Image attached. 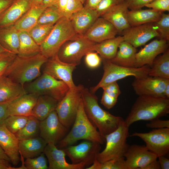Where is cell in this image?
<instances>
[{"mask_svg": "<svg viewBox=\"0 0 169 169\" xmlns=\"http://www.w3.org/2000/svg\"><path fill=\"white\" fill-rule=\"evenodd\" d=\"M81 99L85 113L91 123L97 128L105 141V136L117 129L124 120L102 109L97 96L83 86Z\"/></svg>", "mask_w": 169, "mask_h": 169, "instance_id": "1", "label": "cell"}, {"mask_svg": "<svg viewBox=\"0 0 169 169\" xmlns=\"http://www.w3.org/2000/svg\"><path fill=\"white\" fill-rule=\"evenodd\" d=\"M169 113V99L165 97L139 96L124 122L129 127L140 120L151 121Z\"/></svg>", "mask_w": 169, "mask_h": 169, "instance_id": "2", "label": "cell"}, {"mask_svg": "<svg viewBox=\"0 0 169 169\" xmlns=\"http://www.w3.org/2000/svg\"><path fill=\"white\" fill-rule=\"evenodd\" d=\"M48 59L40 53L27 57L17 55L3 75L23 86L41 75L42 67Z\"/></svg>", "mask_w": 169, "mask_h": 169, "instance_id": "3", "label": "cell"}, {"mask_svg": "<svg viewBox=\"0 0 169 169\" xmlns=\"http://www.w3.org/2000/svg\"><path fill=\"white\" fill-rule=\"evenodd\" d=\"M91 141L103 144L105 141L97 128L87 116L82 99L72 127L69 132L58 142V147L63 149L81 140Z\"/></svg>", "mask_w": 169, "mask_h": 169, "instance_id": "4", "label": "cell"}, {"mask_svg": "<svg viewBox=\"0 0 169 169\" xmlns=\"http://www.w3.org/2000/svg\"><path fill=\"white\" fill-rule=\"evenodd\" d=\"M79 35L70 20L64 16L54 24L48 36L40 45V53L48 59L52 57L57 54L64 43Z\"/></svg>", "mask_w": 169, "mask_h": 169, "instance_id": "5", "label": "cell"}, {"mask_svg": "<svg viewBox=\"0 0 169 169\" xmlns=\"http://www.w3.org/2000/svg\"><path fill=\"white\" fill-rule=\"evenodd\" d=\"M23 87L26 93L38 96L47 95L60 101L69 88L62 81L55 79L44 73L33 80L25 84Z\"/></svg>", "mask_w": 169, "mask_h": 169, "instance_id": "6", "label": "cell"}, {"mask_svg": "<svg viewBox=\"0 0 169 169\" xmlns=\"http://www.w3.org/2000/svg\"><path fill=\"white\" fill-rule=\"evenodd\" d=\"M129 128L124 120L117 129L105 136L106 146L97 156L99 161L103 162L124 157L130 146L126 142L129 136Z\"/></svg>", "mask_w": 169, "mask_h": 169, "instance_id": "7", "label": "cell"}, {"mask_svg": "<svg viewBox=\"0 0 169 169\" xmlns=\"http://www.w3.org/2000/svg\"><path fill=\"white\" fill-rule=\"evenodd\" d=\"M102 60L103 75L99 83L91 88L90 91L93 94L106 84L128 76H134L136 78L146 77L148 76L151 68L147 65L139 68L127 67L114 64L109 60L102 59Z\"/></svg>", "mask_w": 169, "mask_h": 169, "instance_id": "8", "label": "cell"}, {"mask_svg": "<svg viewBox=\"0 0 169 169\" xmlns=\"http://www.w3.org/2000/svg\"><path fill=\"white\" fill-rule=\"evenodd\" d=\"M95 44L83 36L79 35L64 43L57 55L61 61L76 66L80 64L83 56L93 51V47Z\"/></svg>", "mask_w": 169, "mask_h": 169, "instance_id": "9", "label": "cell"}, {"mask_svg": "<svg viewBox=\"0 0 169 169\" xmlns=\"http://www.w3.org/2000/svg\"><path fill=\"white\" fill-rule=\"evenodd\" d=\"M83 85L79 84L69 89L56 109L59 120L68 129L73 123L81 100V90Z\"/></svg>", "mask_w": 169, "mask_h": 169, "instance_id": "10", "label": "cell"}, {"mask_svg": "<svg viewBox=\"0 0 169 169\" xmlns=\"http://www.w3.org/2000/svg\"><path fill=\"white\" fill-rule=\"evenodd\" d=\"M100 145L97 142L85 140L78 145H69L63 149L72 163H83L88 167L96 159L101 149Z\"/></svg>", "mask_w": 169, "mask_h": 169, "instance_id": "11", "label": "cell"}, {"mask_svg": "<svg viewBox=\"0 0 169 169\" xmlns=\"http://www.w3.org/2000/svg\"><path fill=\"white\" fill-rule=\"evenodd\" d=\"M130 136L141 138L147 149L158 156H165L169 152V128L153 129L146 133L135 132Z\"/></svg>", "mask_w": 169, "mask_h": 169, "instance_id": "12", "label": "cell"}, {"mask_svg": "<svg viewBox=\"0 0 169 169\" xmlns=\"http://www.w3.org/2000/svg\"><path fill=\"white\" fill-rule=\"evenodd\" d=\"M68 129L60 121L55 110L39 121V136L47 144L56 145L65 136Z\"/></svg>", "mask_w": 169, "mask_h": 169, "instance_id": "13", "label": "cell"}, {"mask_svg": "<svg viewBox=\"0 0 169 169\" xmlns=\"http://www.w3.org/2000/svg\"><path fill=\"white\" fill-rule=\"evenodd\" d=\"M76 66L64 62L59 59L57 54L48 59L43 65V73H46L55 79L63 81L69 89L75 88L72 73Z\"/></svg>", "mask_w": 169, "mask_h": 169, "instance_id": "14", "label": "cell"}, {"mask_svg": "<svg viewBox=\"0 0 169 169\" xmlns=\"http://www.w3.org/2000/svg\"><path fill=\"white\" fill-rule=\"evenodd\" d=\"M124 41L135 48L145 45L152 38L160 37L157 28L153 23H148L131 27L121 33Z\"/></svg>", "mask_w": 169, "mask_h": 169, "instance_id": "15", "label": "cell"}, {"mask_svg": "<svg viewBox=\"0 0 169 169\" xmlns=\"http://www.w3.org/2000/svg\"><path fill=\"white\" fill-rule=\"evenodd\" d=\"M168 81L169 79L148 75L141 78H135L132 85L138 96L165 97L164 90Z\"/></svg>", "mask_w": 169, "mask_h": 169, "instance_id": "16", "label": "cell"}, {"mask_svg": "<svg viewBox=\"0 0 169 169\" xmlns=\"http://www.w3.org/2000/svg\"><path fill=\"white\" fill-rule=\"evenodd\" d=\"M124 157L128 169H143L158 157L145 146L136 144L130 145Z\"/></svg>", "mask_w": 169, "mask_h": 169, "instance_id": "17", "label": "cell"}, {"mask_svg": "<svg viewBox=\"0 0 169 169\" xmlns=\"http://www.w3.org/2000/svg\"><path fill=\"white\" fill-rule=\"evenodd\" d=\"M168 42L162 38L154 40L146 45L136 53L135 67L146 65L151 67L157 56L168 49Z\"/></svg>", "mask_w": 169, "mask_h": 169, "instance_id": "18", "label": "cell"}, {"mask_svg": "<svg viewBox=\"0 0 169 169\" xmlns=\"http://www.w3.org/2000/svg\"><path fill=\"white\" fill-rule=\"evenodd\" d=\"M118 32L109 22L99 17L83 36L95 43L115 37Z\"/></svg>", "mask_w": 169, "mask_h": 169, "instance_id": "19", "label": "cell"}, {"mask_svg": "<svg viewBox=\"0 0 169 169\" xmlns=\"http://www.w3.org/2000/svg\"><path fill=\"white\" fill-rule=\"evenodd\" d=\"M43 152L48 160L49 169H83L85 167L83 163L74 164L67 162L64 151L59 149L54 144H47Z\"/></svg>", "mask_w": 169, "mask_h": 169, "instance_id": "20", "label": "cell"}, {"mask_svg": "<svg viewBox=\"0 0 169 169\" xmlns=\"http://www.w3.org/2000/svg\"><path fill=\"white\" fill-rule=\"evenodd\" d=\"M31 6L30 0H15L0 15V29L13 25Z\"/></svg>", "mask_w": 169, "mask_h": 169, "instance_id": "21", "label": "cell"}, {"mask_svg": "<svg viewBox=\"0 0 169 169\" xmlns=\"http://www.w3.org/2000/svg\"><path fill=\"white\" fill-rule=\"evenodd\" d=\"M19 141L15 134L9 131L3 124L0 125V146L15 166L20 161Z\"/></svg>", "mask_w": 169, "mask_h": 169, "instance_id": "22", "label": "cell"}, {"mask_svg": "<svg viewBox=\"0 0 169 169\" xmlns=\"http://www.w3.org/2000/svg\"><path fill=\"white\" fill-rule=\"evenodd\" d=\"M128 9V5L124 0L112 8L100 17L108 21L115 27L118 32L121 33L131 27L127 18Z\"/></svg>", "mask_w": 169, "mask_h": 169, "instance_id": "23", "label": "cell"}, {"mask_svg": "<svg viewBox=\"0 0 169 169\" xmlns=\"http://www.w3.org/2000/svg\"><path fill=\"white\" fill-rule=\"evenodd\" d=\"M99 17L95 10L84 7L72 15L69 19L76 33L83 36Z\"/></svg>", "mask_w": 169, "mask_h": 169, "instance_id": "24", "label": "cell"}, {"mask_svg": "<svg viewBox=\"0 0 169 169\" xmlns=\"http://www.w3.org/2000/svg\"><path fill=\"white\" fill-rule=\"evenodd\" d=\"M38 97L34 95L26 93L11 101L9 106V115L31 116Z\"/></svg>", "mask_w": 169, "mask_h": 169, "instance_id": "25", "label": "cell"}, {"mask_svg": "<svg viewBox=\"0 0 169 169\" xmlns=\"http://www.w3.org/2000/svg\"><path fill=\"white\" fill-rule=\"evenodd\" d=\"M26 94L21 84L7 76L0 77V103L12 101Z\"/></svg>", "mask_w": 169, "mask_h": 169, "instance_id": "26", "label": "cell"}, {"mask_svg": "<svg viewBox=\"0 0 169 169\" xmlns=\"http://www.w3.org/2000/svg\"><path fill=\"white\" fill-rule=\"evenodd\" d=\"M162 12L152 9H141L128 11L127 18L131 27L154 23L160 18Z\"/></svg>", "mask_w": 169, "mask_h": 169, "instance_id": "27", "label": "cell"}, {"mask_svg": "<svg viewBox=\"0 0 169 169\" xmlns=\"http://www.w3.org/2000/svg\"><path fill=\"white\" fill-rule=\"evenodd\" d=\"M47 144L45 141L40 136L19 141L20 154L26 159L35 157L43 152Z\"/></svg>", "mask_w": 169, "mask_h": 169, "instance_id": "28", "label": "cell"}, {"mask_svg": "<svg viewBox=\"0 0 169 169\" xmlns=\"http://www.w3.org/2000/svg\"><path fill=\"white\" fill-rule=\"evenodd\" d=\"M115 56L109 60L115 64L127 67H135L137 50L135 47L125 41L121 42L118 46Z\"/></svg>", "mask_w": 169, "mask_h": 169, "instance_id": "29", "label": "cell"}, {"mask_svg": "<svg viewBox=\"0 0 169 169\" xmlns=\"http://www.w3.org/2000/svg\"><path fill=\"white\" fill-rule=\"evenodd\" d=\"M59 101L47 95L38 97L32 112V116L39 121L44 119L52 111L55 110Z\"/></svg>", "mask_w": 169, "mask_h": 169, "instance_id": "30", "label": "cell"}, {"mask_svg": "<svg viewBox=\"0 0 169 169\" xmlns=\"http://www.w3.org/2000/svg\"><path fill=\"white\" fill-rule=\"evenodd\" d=\"M124 41L123 36H119L96 43L93 51L99 54L102 59L110 60L115 55L118 46Z\"/></svg>", "mask_w": 169, "mask_h": 169, "instance_id": "31", "label": "cell"}, {"mask_svg": "<svg viewBox=\"0 0 169 169\" xmlns=\"http://www.w3.org/2000/svg\"><path fill=\"white\" fill-rule=\"evenodd\" d=\"M0 44L8 51L18 54L19 46L18 31L13 25L0 29Z\"/></svg>", "mask_w": 169, "mask_h": 169, "instance_id": "32", "label": "cell"}, {"mask_svg": "<svg viewBox=\"0 0 169 169\" xmlns=\"http://www.w3.org/2000/svg\"><path fill=\"white\" fill-rule=\"evenodd\" d=\"M45 8L41 5L31 6L14 26L18 31H28L37 24L40 15Z\"/></svg>", "mask_w": 169, "mask_h": 169, "instance_id": "33", "label": "cell"}, {"mask_svg": "<svg viewBox=\"0 0 169 169\" xmlns=\"http://www.w3.org/2000/svg\"><path fill=\"white\" fill-rule=\"evenodd\" d=\"M18 34L19 46L18 56L27 57L40 53V46L34 41L28 32L18 31Z\"/></svg>", "mask_w": 169, "mask_h": 169, "instance_id": "34", "label": "cell"}, {"mask_svg": "<svg viewBox=\"0 0 169 169\" xmlns=\"http://www.w3.org/2000/svg\"><path fill=\"white\" fill-rule=\"evenodd\" d=\"M149 76L169 79V49L156 58L150 68Z\"/></svg>", "mask_w": 169, "mask_h": 169, "instance_id": "35", "label": "cell"}, {"mask_svg": "<svg viewBox=\"0 0 169 169\" xmlns=\"http://www.w3.org/2000/svg\"><path fill=\"white\" fill-rule=\"evenodd\" d=\"M39 133V121L31 115L23 128L15 134L20 141L38 137Z\"/></svg>", "mask_w": 169, "mask_h": 169, "instance_id": "36", "label": "cell"}, {"mask_svg": "<svg viewBox=\"0 0 169 169\" xmlns=\"http://www.w3.org/2000/svg\"><path fill=\"white\" fill-rule=\"evenodd\" d=\"M54 25L37 23L27 32L34 41L40 46L48 36Z\"/></svg>", "mask_w": 169, "mask_h": 169, "instance_id": "37", "label": "cell"}, {"mask_svg": "<svg viewBox=\"0 0 169 169\" xmlns=\"http://www.w3.org/2000/svg\"><path fill=\"white\" fill-rule=\"evenodd\" d=\"M64 17L57 7L53 6L46 8L40 15L37 24H54L60 19Z\"/></svg>", "mask_w": 169, "mask_h": 169, "instance_id": "38", "label": "cell"}, {"mask_svg": "<svg viewBox=\"0 0 169 169\" xmlns=\"http://www.w3.org/2000/svg\"><path fill=\"white\" fill-rule=\"evenodd\" d=\"M28 117L10 115L4 120L3 124L9 131L15 134L25 125L28 121Z\"/></svg>", "mask_w": 169, "mask_h": 169, "instance_id": "39", "label": "cell"}, {"mask_svg": "<svg viewBox=\"0 0 169 169\" xmlns=\"http://www.w3.org/2000/svg\"><path fill=\"white\" fill-rule=\"evenodd\" d=\"M157 28L160 37L167 42L169 40V14L162 13L159 19L153 23Z\"/></svg>", "mask_w": 169, "mask_h": 169, "instance_id": "40", "label": "cell"}, {"mask_svg": "<svg viewBox=\"0 0 169 169\" xmlns=\"http://www.w3.org/2000/svg\"><path fill=\"white\" fill-rule=\"evenodd\" d=\"M24 164L27 169H48L47 161L44 152L38 156L26 159Z\"/></svg>", "mask_w": 169, "mask_h": 169, "instance_id": "41", "label": "cell"}, {"mask_svg": "<svg viewBox=\"0 0 169 169\" xmlns=\"http://www.w3.org/2000/svg\"><path fill=\"white\" fill-rule=\"evenodd\" d=\"M84 7L83 3L79 0H68L63 16L69 19L72 15Z\"/></svg>", "mask_w": 169, "mask_h": 169, "instance_id": "42", "label": "cell"}, {"mask_svg": "<svg viewBox=\"0 0 169 169\" xmlns=\"http://www.w3.org/2000/svg\"><path fill=\"white\" fill-rule=\"evenodd\" d=\"M16 55L11 52L0 54V77L4 75Z\"/></svg>", "mask_w": 169, "mask_h": 169, "instance_id": "43", "label": "cell"}, {"mask_svg": "<svg viewBox=\"0 0 169 169\" xmlns=\"http://www.w3.org/2000/svg\"><path fill=\"white\" fill-rule=\"evenodd\" d=\"M85 56V63L89 68L96 69L100 65L102 59L96 52L94 51L90 52Z\"/></svg>", "mask_w": 169, "mask_h": 169, "instance_id": "44", "label": "cell"}, {"mask_svg": "<svg viewBox=\"0 0 169 169\" xmlns=\"http://www.w3.org/2000/svg\"><path fill=\"white\" fill-rule=\"evenodd\" d=\"M101 88L103 90V92L111 97L118 99L121 94L120 87L117 81L108 84Z\"/></svg>", "mask_w": 169, "mask_h": 169, "instance_id": "45", "label": "cell"}, {"mask_svg": "<svg viewBox=\"0 0 169 169\" xmlns=\"http://www.w3.org/2000/svg\"><path fill=\"white\" fill-rule=\"evenodd\" d=\"M157 11H169V0H154L145 6Z\"/></svg>", "mask_w": 169, "mask_h": 169, "instance_id": "46", "label": "cell"}, {"mask_svg": "<svg viewBox=\"0 0 169 169\" xmlns=\"http://www.w3.org/2000/svg\"><path fill=\"white\" fill-rule=\"evenodd\" d=\"M119 3L117 0H101L95 10L100 17Z\"/></svg>", "mask_w": 169, "mask_h": 169, "instance_id": "47", "label": "cell"}, {"mask_svg": "<svg viewBox=\"0 0 169 169\" xmlns=\"http://www.w3.org/2000/svg\"><path fill=\"white\" fill-rule=\"evenodd\" d=\"M148 128L153 129H161L165 128H169V120H163L159 118L150 121L146 125Z\"/></svg>", "mask_w": 169, "mask_h": 169, "instance_id": "48", "label": "cell"}, {"mask_svg": "<svg viewBox=\"0 0 169 169\" xmlns=\"http://www.w3.org/2000/svg\"><path fill=\"white\" fill-rule=\"evenodd\" d=\"M154 0H124L126 3L128 8L131 10L141 9Z\"/></svg>", "mask_w": 169, "mask_h": 169, "instance_id": "49", "label": "cell"}, {"mask_svg": "<svg viewBox=\"0 0 169 169\" xmlns=\"http://www.w3.org/2000/svg\"><path fill=\"white\" fill-rule=\"evenodd\" d=\"M117 99L111 97L103 92L101 100V103L106 108L110 109L115 105Z\"/></svg>", "mask_w": 169, "mask_h": 169, "instance_id": "50", "label": "cell"}, {"mask_svg": "<svg viewBox=\"0 0 169 169\" xmlns=\"http://www.w3.org/2000/svg\"><path fill=\"white\" fill-rule=\"evenodd\" d=\"M11 101L0 103V125L3 124L4 120L10 116L9 106Z\"/></svg>", "mask_w": 169, "mask_h": 169, "instance_id": "51", "label": "cell"}, {"mask_svg": "<svg viewBox=\"0 0 169 169\" xmlns=\"http://www.w3.org/2000/svg\"><path fill=\"white\" fill-rule=\"evenodd\" d=\"M101 0H86L84 7L85 8L95 10Z\"/></svg>", "mask_w": 169, "mask_h": 169, "instance_id": "52", "label": "cell"}, {"mask_svg": "<svg viewBox=\"0 0 169 169\" xmlns=\"http://www.w3.org/2000/svg\"><path fill=\"white\" fill-rule=\"evenodd\" d=\"M158 158L161 169H169V160L165 156H158Z\"/></svg>", "mask_w": 169, "mask_h": 169, "instance_id": "53", "label": "cell"}, {"mask_svg": "<svg viewBox=\"0 0 169 169\" xmlns=\"http://www.w3.org/2000/svg\"><path fill=\"white\" fill-rule=\"evenodd\" d=\"M15 0H0V15Z\"/></svg>", "mask_w": 169, "mask_h": 169, "instance_id": "54", "label": "cell"}, {"mask_svg": "<svg viewBox=\"0 0 169 169\" xmlns=\"http://www.w3.org/2000/svg\"><path fill=\"white\" fill-rule=\"evenodd\" d=\"M67 1L68 0H58L56 5V7H57L63 16Z\"/></svg>", "mask_w": 169, "mask_h": 169, "instance_id": "55", "label": "cell"}, {"mask_svg": "<svg viewBox=\"0 0 169 169\" xmlns=\"http://www.w3.org/2000/svg\"><path fill=\"white\" fill-rule=\"evenodd\" d=\"M9 161L5 159H0V169H17L12 166Z\"/></svg>", "mask_w": 169, "mask_h": 169, "instance_id": "56", "label": "cell"}, {"mask_svg": "<svg viewBox=\"0 0 169 169\" xmlns=\"http://www.w3.org/2000/svg\"><path fill=\"white\" fill-rule=\"evenodd\" d=\"M160 165L158 161L157 160L150 163L143 169H160Z\"/></svg>", "mask_w": 169, "mask_h": 169, "instance_id": "57", "label": "cell"}, {"mask_svg": "<svg viewBox=\"0 0 169 169\" xmlns=\"http://www.w3.org/2000/svg\"><path fill=\"white\" fill-rule=\"evenodd\" d=\"M57 1L58 0H43L41 5L44 8L53 6H56Z\"/></svg>", "mask_w": 169, "mask_h": 169, "instance_id": "58", "label": "cell"}, {"mask_svg": "<svg viewBox=\"0 0 169 169\" xmlns=\"http://www.w3.org/2000/svg\"><path fill=\"white\" fill-rule=\"evenodd\" d=\"M0 159H5L11 161L10 160L7 155L0 146Z\"/></svg>", "mask_w": 169, "mask_h": 169, "instance_id": "59", "label": "cell"}, {"mask_svg": "<svg viewBox=\"0 0 169 169\" xmlns=\"http://www.w3.org/2000/svg\"><path fill=\"white\" fill-rule=\"evenodd\" d=\"M164 94L165 97L169 99V81L166 84L164 90Z\"/></svg>", "mask_w": 169, "mask_h": 169, "instance_id": "60", "label": "cell"}, {"mask_svg": "<svg viewBox=\"0 0 169 169\" xmlns=\"http://www.w3.org/2000/svg\"><path fill=\"white\" fill-rule=\"evenodd\" d=\"M43 0H30L31 6L41 5Z\"/></svg>", "mask_w": 169, "mask_h": 169, "instance_id": "61", "label": "cell"}, {"mask_svg": "<svg viewBox=\"0 0 169 169\" xmlns=\"http://www.w3.org/2000/svg\"><path fill=\"white\" fill-rule=\"evenodd\" d=\"M8 52H10L6 49L0 44V54Z\"/></svg>", "mask_w": 169, "mask_h": 169, "instance_id": "62", "label": "cell"}, {"mask_svg": "<svg viewBox=\"0 0 169 169\" xmlns=\"http://www.w3.org/2000/svg\"><path fill=\"white\" fill-rule=\"evenodd\" d=\"M84 4L85 3L86 0H79Z\"/></svg>", "mask_w": 169, "mask_h": 169, "instance_id": "63", "label": "cell"}, {"mask_svg": "<svg viewBox=\"0 0 169 169\" xmlns=\"http://www.w3.org/2000/svg\"><path fill=\"white\" fill-rule=\"evenodd\" d=\"M119 3L123 1L124 0H117Z\"/></svg>", "mask_w": 169, "mask_h": 169, "instance_id": "64", "label": "cell"}]
</instances>
